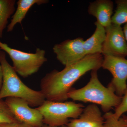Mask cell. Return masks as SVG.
<instances>
[{"label": "cell", "mask_w": 127, "mask_h": 127, "mask_svg": "<svg viewBox=\"0 0 127 127\" xmlns=\"http://www.w3.org/2000/svg\"><path fill=\"white\" fill-rule=\"evenodd\" d=\"M123 30L124 33L125 35V39H126L127 42V23L125 24L124 25V27L123 28Z\"/></svg>", "instance_id": "obj_21"}, {"label": "cell", "mask_w": 127, "mask_h": 127, "mask_svg": "<svg viewBox=\"0 0 127 127\" xmlns=\"http://www.w3.org/2000/svg\"><path fill=\"white\" fill-rule=\"evenodd\" d=\"M0 64L2 71V82L0 90V100L14 97L26 101L31 107H39L45 101V96L40 91L30 88L19 77L13 66L7 61L5 52H0Z\"/></svg>", "instance_id": "obj_3"}, {"label": "cell", "mask_w": 127, "mask_h": 127, "mask_svg": "<svg viewBox=\"0 0 127 127\" xmlns=\"http://www.w3.org/2000/svg\"><path fill=\"white\" fill-rule=\"evenodd\" d=\"M18 122L5 101L0 100V124Z\"/></svg>", "instance_id": "obj_17"}, {"label": "cell", "mask_w": 127, "mask_h": 127, "mask_svg": "<svg viewBox=\"0 0 127 127\" xmlns=\"http://www.w3.org/2000/svg\"><path fill=\"white\" fill-rule=\"evenodd\" d=\"M103 127H127V116L123 115L119 119L115 117L114 113L108 112L103 116Z\"/></svg>", "instance_id": "obj_16"}, {"label": "cell", "mask_w": 127, "mask_h": 127, "mask_svg": "<svg viewBox=\"0 0 127 127\" xmlns=\"http://www.w3.org/2000/svg\"><path fill=\"white\" fill-rule=\"evenodd\" d=\"M113 8V2L111 0H97L90 2L88 11L106 28L112 24Z\"/></svg>", "instance_id": "obj_11"}, {"label": "cell", "mask_w": 127, "mask_h": 127, "mask_svg": "<svg viewBox=\"0 0 127 127\" xmlns=\"http://www.w3.org/2000/svg\"><path fill=\"white\" fill-rule=\"evenodd\" d=\"M16 118L19 122L32 127H41L43 116L36 108L31 107L27 102L19 98H6L5 101Z\"/></svg>", "instance_id": "obj_7"}, {"label": "cell", "mask_w": 127, "mask_h": 127, "mask_svg": "<svg viewBox=\"0 0 127 127\" xmlns=\"http://www.w3.org/2000/svg\"><path fill=\"white\" fill-rule=\"evenodd\" d=\"M84 106L72 101L56 102L46 100L36 108L42 115L43 123L51 127L66 125L69 118L76 119L81 115Z\"/></svg>", "instance_id": "obj_4"}, {"label": "cell", "mask_w": 127, "mask_h": 127, "mask_svg": "<svg viewBox=\"0 0 127 127\" xmlns=\"http://www.w3.org/2000/svg\"><path fill=\"white\" fill-rule=\"evenodd\" d=\"M114 114L115 117L119 119L124 113L127 112V89L122 97V101L115 109Z\"/></svg>", "instance_id": "obj_18"}, {"label": "cell", "mask_w": 127, "mask_h": 127, "mask_svg": "<svg viewBox=\"0 0 127 127\" xmlns=\"http://www.w3.org/2000/svg\"><path fill=\"white\" fill-rule=\"evenodd\" d=\"M48 2L47 0H19L17 2V9L12 17L10 23L7 26V32L13 31L14 27L17 23L21 24L25 18L28 12L35 4L41 5Z\"/></svg>", "instance_id": "obj_13"}, {"label": "cell", "mask_w": 127, "mask_h": 127, "mask_svg": "<svg viewBox=\"0 0 127 127\" xmlns=\"http://www.w3.org/2000/svg\"><path fill=\"white\" fill-rule=\"evenodd\" d=\"M102 54L87 55L76 63L65 66L62 70H53L41 79V91L46 100L64 102L68 99L67 95L72 86L81 77L90 71L101 67Z\"/></svg>", "instance_id": "obj_1"}, {"label": "cell", "mask_w": 127, "mask_h": 127, "mask_svg": "<svg viewBox=\"0 0 127 127\" xmlns=\"http://www.w3.org/2000/svg\"><path fill=\"white\" fill-rule=\"evenodd\" d=\"M104 119L99 108L91 104L83 109L78 118L70 119L67 127H103Z\"/></svg>", "instance_id": "obj_10"}, {"label": "cell", "mask_w": 127, "mask_h": 127, "mask_svg": "<svg viewBox=\"0 0 127 127\" xmlns=\"http://www.w3.org/2000/svg\"><path fill=\"white\" fill-rule=\"evenodd\" d=\"M95 24L96 27L94 33L83 43L86 55L102 53L103 45L106 37V28L97 21Z\"/></svg>", "instance_id": "obj_12"}, {"label": "cell", "mask_w": 127, "mask_h": 127, "mask_svg": "<svg viewBox=\"0 0 127 127\" xmlns=\"http://www.w3.org/2000/svg\"><path fill=\"white\" fill-rule=\"evenodd\" d=\"M84 40L78 37L73 40H67L57 44L53 51L57 58L65 66L70 65L81 60L86 56L84 47Z\"/></svg>", "instance_id": "obj_8"}, {"label": "cell", "mask_w": 127, "mask_h": 127, "mask_svg": "<svg viewBox=\"0 0 127 127\" xmlns=\"http://www.w3.org/2000/svg\"><path fill=\"white\" fill-rule=\"evenodd\" d=\"M0 48L9 55L17 73L24 78L37 72L47 61L43 49L37 48L35 53H29L11 48L0 41Z\"/></svg>", "instance_id": "obj_5"}, {"label": "cell", "mask_w": 127, "mask_h": 127, "mask_svg": "<svg viewBox=\"0 0 127 127\" xmlns=\"http://www.w3.org/2000/svg\"><path fill=\"white\" fill-rule=\"evenodd\" d=\"M0 127H32L31 126L21 122H16L11 123H4L0 124Z\"/></svg>", "instance_id": "obj_19"}, {"label": "cell", "mask_w": 127, "mask_h": 127, "mask_svg": "<svg viewBox=\"0 0 127 127\" xmlns=\"http://www.w3.org/2000/svg\"><path fill=\"white\" fill-rule=\"evenodd\" d=\"M97 71V70L92 71L91 78L87 85L79 89L73 88L67 97L74 101L99 104L106 113L113 108L118 106L122 97L116 94L113 87L109 83L107 87L103 85L98 79Z\"/></svg>", "instance_id": "obj_2"}, {"label": "cell", "mask_w": 127, "mask_h": 127, "mask_svg": "<svg viewBox=\"0 0 127 127\" xmlns=\"http://www.w3.org/2000/svg\"><path fill=\"white\" fill-rule=\"evenodd\" d=\"M0 48V52L1 51ZM2 67L0 64V90L1 88V86H2Z\"/></svg>", "instance_id": "obj_20"}, {"label": "cell", "mask_w": 127, "mask_h": 127, "mask_svg": "<svg viewBox=\"0 0 127 127\" xmlns=\"http://www.w3.org/2000/svg\"><path fill=\"white\" fill-rule=\"evenodd\" d=\"M15 0H0V38L6 27L8 20L15 10Z\"/></svg>", "instance_id": "obj_14"}, {"label": "cell", "mask_w": 127, "mask_h": 127, "mask_svg": "<svg viewBox=\"0 0 127 127\" xmlns=\"http://www.w3.org/2000/svg\"><path fill=\"white\" fill-rule=\"evenodd\" d=\"M41 127H67L66 125H64V126H60V127H51L44 124Z\"/></svg>", "instance_id": "obj_22"}, {"label": "cell", "mask_w": 127, "mask_h": 127, "mask_svg": "<svg viewBox=\"0 0 127 127\" xmlns=\"http://www.w3.org/2000/svg\"><path fill=\"white\" fill-rule=\"evenodd\" d=\"M101 67L111 73L113 78L109 84L113 87L116 94L122 97L127 89V59L103 56Z\"/></svg>", "instance_id": "obj_6"}, {"label": "cell", "mask_w": 127, "mask_h": 127, "mask_svg": "<svg viewBox=\"0 0 127 127\" xmlns=\"http://www.w3.org/2000/svg\"><path fill=\"white\" fill-rule=\"evenodd\" d=\"M115 13L112 18V23L121 26L127 23V0H117Z\"/></svg>", "instance_id": "obj_15"}, {"label": "cell", "mask_w": 127, "mask_h": 127, "mask_svg": "<svg viewBox=\"0 0 127 127\" xmlns=\"http://www.w3.org/2000/svg\"><path fill=\"white\" fill-rule=\"evenodd\" d=\"M106 30V39L102 54L125 58L127 56V42L122 28L112 23Z\"/></svg>", "instance_id": "obj_9"}]
</instances>
